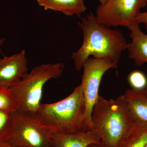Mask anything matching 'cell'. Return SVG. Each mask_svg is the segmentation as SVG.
<instances>
[{"instance_id": "1", "label": "cell", "mask_w": 147, "mask_h": 147, "mask_svg": "<svg viewBox=\"0 0 147 147\" xmlns=\"http://www.w3.org/2000/svg\"><path fill=\"white\" fill-rule=\"evenodd\" d=\"M78 24L84 38L81 47L71 55L76 70L80 71L90 57L108 59L118 64L127 44L121 30L100 24L92 12L81 17Z\"/></svg>"}, {"instance_id": "2", "label": "cell", "mask_w": 147, "mask_h": 147, "mask_svg": "<svg viewBox=\"0 0 147 147\" xmlns=\"http://www.w3.org/2000/svg\"><path fill=\"white\" fill-rule=\"evenodd\" d=\"M129 110L123 95L117 99L99 96L92 112L91 131L108 147H116L136 120Z\"/></svg>"}, {"instance_id": "3", "label": "cell", "mask_w": 147, "mask_h": 147, "mask_svg": "<svg viewBox=\"0 0 147 147\" xmlns=\"http://www.w3.org/2000/svg\"><path fill=\"white\" fill-rule=\"evenodd\" d=\"M85 102L80 85L65 98L52 103H41L34 114L41 126L51 134L68 130L86 129Z\"/></svg>"}, {"instance_id": "4", "label": "cell", "mask_w": 147, "mask_h": 147, "mask_svg": "<svg viewBox=\"0 0 147 147\" xmlns=\"http://www.w3.org/2000/svg\"><path fill=\"white\" fill-rule=\"evenodd\" d=\"M64 67L61 63L36 66L9 88L17 102V111L35 114L41 104L45 84L51 79L59 77Z\"/></svg>"}, {"instance_id": "5", "label": "cell", "mask_w": 147, "mask_h": 147, "mask_svg": "<svg viewBox=\"0 0 147 147\" xmlns=\"http://www.w3.org/2000/svg\"><path fill=\"white\" fill-rule=\"evenodd\" d=\"M118 63L108 59L90 57L83 66L82 88L85 102L84 123L87 130H91L92 112L97 102L99 86L103 75L110 69H117Z\"/></svg>"}, {"instance_id": "6", "label": "cell", "mask_w": 147, "mask_h": 147, "mask_svg": "<svg viewBox=\"0 0 147 147\" xmlns=\"http://www.w3.org/2000/svg\"><path fill=\"white\" fill-rule=\"evenodd\" d=\"M12 129L7 143L20 147H50L51 134L40 125L34 115L12 113Z\"/></svg>"}, {"instance_id": "7", "label": "cell", "mask_w": 147, "mask_h": 147, "mask_svg": "<svg viewBox=\"0 0 147 147\" xmlns=\"http://www.w3.org/2000/svg\"><path fill=\"white\" fill-rule=\"evenodd\" d=\"M147 4V0H107L98 7L96 17L106 26L127 28Z\"/></svg>"}, {"instance_id": "8", "label": "cell", "mask_w": 147, "mask_h": 147, "mask_svg": "<svg viewBox=\"0 0 147 147\" xmlns=\"http://www.w3.org/2000/svg\"><path fill=\"white\" fill-rule=\"evenodd\" d=\"M28 72V61L25 50L0 58V86L9 88Z\"/></svg>"}, {"instance_id": "9", "label": "cell", "mask_w": 147, "mask_h": 147, "mask_svg": "<svg viewBox=\"0 0 147 147\" xmlns=\"http://www.w3.org/2000/svg\"><path fill=\"white\" fill-rule=\"evenodd\" d=\"M100 142L91 130H68L52 134L50 147H87Z\"/></svg>"}, {"instance_id": "10", "label": "cell", "mask_w": 147, "mask_h": 147, "mask_svg": "<svg viewBox=\"0 0 147 147\" xmlns=\"http://www.w3.org/2000/svg\"><path fill=\"white\" fill-rule=\"evenodd\" d=\"M131 42L127 43L126 50L129 58L136 65L141 67L147 63V34L142 31L139 24L134 22L128 26Z\"/></svg>"}, {"instance_id": "11", "label": "cell", "mask_w": 147, "mask_h": 147, "mask_svg": "<svg viewBox=\"0 0 147 147\" xmlns=\"http://www.w3.org/2000/svg\"><path fill=\"white\" fill-rule=\"evenodd\" d=\"M45 10L60 11L67 16L81 17L86 10L84 0H37Z\"/></svg>"}, {"instance_id": "12", "label": "cell", "mask_w": 147, "mask_h": 147, "mask_svg": "<svg viewBox=\"0 0 147 147\" xmlns=\"http://www.w3.org/2000/svg\"><path fill=\"white\" fill-rule=\"evenodd\" d=\"M123 96L129 110L135 119L147 121V87L127 90Z\"/></svg>"}, {"instance_id": "13", "label": "cell", "mask_w": 147, "mask_h": 147, "mask_svg": "<svg viewBox=\"0 0 147 147\" xmlns=\"http://www.w3.org/2000/svg\"><path fill=\"white\" fill-rule=\"evenodd\" d=\"M147 145V121L136 119L116 147H145Z\"/></svg>"}, {"instance_id": "14", "label": "cell", "mask_w": 147, "mask_h": 147, "mask_svg": "<svg viewBox=\"0 0 147 147\" xmlns=\"http://www.w3.org/2000/svg\"><path fill=\"white\" fill-rule=\"evenodd\" d=\"M0 110L13 113L18 110L15 98L8 88L0 86Z\"/></svg>"}, {"instance_id": "15", "label": "cell", "mask_w": 147, "mask_h": 147, "mask_svg": "<svg viewBox=\"0 0 147 147\" xmlns=\"http://www.w3.org/2000/svg\"><path fill=\"white\" fill-rule=\"evenodd\" d=\"M12 113L0 110V144L7 142L12 129Z\"/></svg>"}, {"instance_id": "16", "label": "cell", "mask_w": 147, "mask_h": 147, "mask_svg": "<svg viewBox=\"0 0 147 147\" xmlns=\"http://www.w3.org/2000/svg\"><path fill=\"white\" fill-rule=\"evenodd\" d=\"M128 82L132 89H142L147 88V78L144 72L134 70L129 74Z\"/></svg>"}, {"instance_id": "17", "label": "cell", "mask_w": 147, "mask_h": 147, "mask_svg": "<svg viewBox=\"0 0 147 147\" xmlns=\"http://www.w3.org/2000/svg\"><path fill=\"white\" fill-rule=\"evenodd\" d=\"M134 22L139 24H144L147 30V11L144 12H140L135 18Z\"/></svg>"}, {"instance_id": "18", "label": "cell", "mask_w": 147, "mask_h": 147, "mask_svg": "<svg viewBox=\"0 0 147 147\" xmlns=\"http://www.w3.org/2000/svg\"><path fill=\"white\" fill-rule=\"evenodd\" d=\"M87 147H108L103 144L101 142L99 143H93L89 145Z\"/></svg>"}, {"instance_id": "19", "label": "cell", "mask_w": 147, "mask_h": 147, "mask_svg": "<svg viewBox=\"0 0 147 147\" xmlns=\"http://www.w3.org/2000/svg\"><path fill=\"white\" fill-rule=\"evenodd\" d=\"M0 147H20L16 146L10 144L7 142H4L0 144Z\"/></svg>"}, {"instance_id": "20", "label": "cell", "mask_w": 147, "mask_h": 147, "mask_svg": "<svg viewBox=\"0 0 147 147\" xmlns=\"http://www.w3.org/2000/svg\"><path fill=\"white\" fill-rule=\"evenodd\" d=\"M4 41V38H1V39H0V53H1V46L3 44Z\"/></svg>"}, {"instance_id": "21", "label": "cell", "mask_w": 147, "mask_h": 147, "mask_svg": "<svg viewBox=\"0 0 147 147\" xmlns=\"http://www.w3.org/2000/svg\"><path fill=\"white\" fill-rule=\"evenodd\" d=\"M100 2V4L103 5L105 3L107 2V0H98Z\"/></svg>"}, {"instance_id": "22", "label": "cell", "mask_w": 147, "mask_h": 147, "mask_svg": "<svg viewBox=\"0 0 147 147\" xmlns=\"http://www.w3.org/2000/svg\"><path fill=\"white\" fill-rule=\"evenodd\" d=\"M145 147H147V145L146 146H145Z\"/></svg>"}]
</instances>
